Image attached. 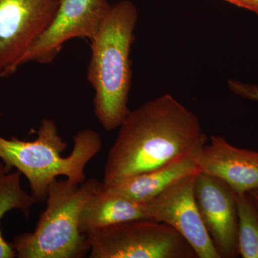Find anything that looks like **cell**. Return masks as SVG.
Listing matches in <instances>:
<instances>
[{
	"instance_id": "obj_11",
	"label": "cell",
	"mask_w": 258,
	"mask_h": 258,
	"mask_svg": "<svg viewBox=\"0 0 258 258\" xmlns=\"http://www.w3.org/2000/svg\"><path fill=\"white\" fill-rule=\"evenodd\" d=\"M201 148L167 165L109 184L103 183V186L123 198L148 203L178 180L200 172L197 156Z\"/></svg>"
},
{
	"instance_id": "obj_12",
	"label": "cell",
	"mask_w": 258,
	"mask_h": 258,
	"mask_svg": "<svg viewBox=\"0 0 258 258\" xmlns=\"http://www.w3.org/2000/svg\"><path fill=\"white\" fill-rule=\"evenodd\" d=\"M140 219L150 220L147 203L123 198L106 189L102 184L83 207L80 216V232L86 236L107 226Z\"/></svg>"
},
{
	"instance_id": "obj_10",
	"label": "cell",
	"mask_w": 258,
	"mask_h": 258,
	"mask_svg": "<svg viewBox=\"0 0 258 258\" xmlns=\"http://www.w3.org/2000/svg\"><path fill=\"white\" fill-rule=\"evenodd\" d=\"M200 172L222 180L235 193L258 189V152L240 149L220 136H212L197 156Z\"/></svg>"
},
{
	"instance_id": "obj_9",
	"label": "cell",
	"mask_w": 258,
	"mask_h": 258,
	"mask_svg": "<svg viewBox=\"0 0 258 258\" xmlns=\"http://www.w3.org/2000/svg\"><path fill=\"white\" fill-rule=\"evenodd\" d=\"M194 192L204 225L220 257H238L235 191L222 180L198 172L195 175Z\"/></svg>"
},
{
	"instance_id": "obj_13",
	"label": "cell",
	"mask_w": 258,
	"mask_h": 258,
	"mask_svg": "<svg viewBox=\"0 0 258 258\" xmlns=\"http://www.w3.org/2000/svg\"><path fill=\"white\" fill-rule=\"evenodd\" d=\"M12 169L0 160V221L7 212L20 210L28 218L32 207L37 203L33 195L21 186V173ZM16 257L12 244L5 240L0 230V258Z\"/></svg>"
},
{
	"instance_id": "obj_5",
	"label": "cell",
	"mask_w": 258,
	"mask_h": 258,
	"mask_svg": "<svg viewBox=\"0 0 258 258\" xmlns=\"http://www.w3.org/2000/svg\"><path fill=\"white\" fill-rule=\"evenodd\" d=\"M86 238L91 258H198L177 231L149 219L107 226Z\"/></svg>"
},
{
	"instance_id": "obj_17",
	"label": "cell",
	"mask_w": 258,
	"mask_h": 258,
	"mask_svg": "<svg viewBox=\"0 0 258 258\" xmlns=\"http://www.w3.org/2000/svg\"><path fill=\"white\" fill-rule=\"evenodd\" d=\"M250 196L252 197V200L255 203L256 206L258 208V189L252 190V191H249L248 192Z\"/></svg>"
},
{
	"instance_id": "obj_7",
	"label": "cell",
	"mask_w": 258,
	"mask_h": 258,
	"mask_svg": "<svg viewBox=\"0 0 258 258\" xmlns=\"http://www.w3.org/2000/svg\"><path fill=\"white\" fill-rule=\"evenodd\" d=\"M111 7L107 0H60L53 20L24 56L21 66L50 63L72 39L92 40Z\"/></svg>"
},
{
	"instance_id": "obj_2",
	"label": "cell",
	"mask_w": 258,
	"mask_h": 258,
	"mask_svg": "<svg viewBox=\"0 0 258 258\" xmlns=\"http://www.w3.org/2000/svg\"><path fill=\"white\" fill-rule=\"evenodd\" d=\"M137 20L138 11L132 2H118L111 5L98 33L91 40L88 80L95 91V115L106 131L118 128L130 112V52Z\"/></svg>"
},
{
	"instance_id": "obj_3",
	"label": "cell",
	"mask_w": 258,
	"mask_h": 258,
	"mask_svg": "<svg viewBox=\"0 0 258 258\" xmlns=\"http://www.w3.org/2000/svg\"><path fill=\"white\" fill-rule=\"evenodd\" d=\"M102 145L99 134L93 129H83L75 136L69 157H62L67 143L55 121L45 118L40 123L35 140L8 139L0 136V160L23 174L28 180L32 195L37 201L44 202L50 185L57 176L83 183L86 179V166L101 152Z\"/></svg>"
},
{
	"instance_id": "obj_4",
	"label": "cell",
	"mask_w": 258,
	"mask_h": 258,
	"mask_svg": "<svg viewBox=\"0 0 258 258\" xmlns=\"http://www.w3.org/2000/svg\"><path fill=\"white\" fill-rule=\"evenodd\" d=\"M96 179L81 184L55 179L50 185L46 208L35 230L17 236L12 246L20 258H79L89 252L86 235L80 232L83 207L101 187Z\"/></svg>"
},
{
	"instance_id": "obj_1",
	"label": "cell",
	"mask_w": 258,
	"mask_h": 258,
	"mask_svg": "<svg viewBox=\"0 0 258 258\" xmlns=\"http://www.w3.org/2000/svg\"><path fill=\"white\" fill-rule=\"evenodd\" d=\"M118 128L107 157L103 184L167 165L208 141L198 117L170 94L130 111Z\"/></svg>"
},
{
	"instance_id": "obj_16",
	"label": "cell",
	"mask_w": 258,
	"mask_h": 258,
	"mask_svg": "<svg viewBox=\"0 0 258 258\" xmlns=\"http://www.w3.org/2000/svg\"><path fill=\"white\" fill-rule=\"evenodd\" d=\"M227 3L244 8L258 15V0H225Z\"/></svg>"
},
{
	"instance_id": "obj_6",
	"label": "cell",
	"mask_w": 258,
	"mask_h": 258,
	"mask_svg": "<svg viewBox=\"0 0 258 258\" xmlns=\"http://www.w3.org/2000/svg\"><path fill=\"white\" fill-rule=\"evenodd\" d=\"M60 0H0V77L14 74L48 28Z\"/></svg>"
},
{
	"instance_id": "obj_8",
	"label": "cell",
	"mask_w": 258,
	"mask_h": 258,
	"mask_svg": "<svg viewBox=\"0 0 258 258\" xmlns=\"http://www.w3.org/2000/svg\"><path fill=\"white\" fill-rule=\"evenodd\" d=\"M195 175L178 180L148 202L150 220L177 231L192 247L198 258H220L199 212L194 192Z\"/></svg>"
},
{
	"instance_id": "obj_15",
	"label": "cell",
	"mask_w": 258,
	"mask_h": 258,
	"mask_svg": "<svg viewBox=\"0 0 258 258\" xmlns=\"http://www.w3.org/2000/svg\"><path fill=\"white\" fill-rule=\"evenodd\" d=\"M229 89L232 93L242 97L244 99L256 102L258 103V85L249 84L242 81L230 80L228 81Z\"/></svg>"
},
{
	"instance_id": "obj_14",
	"label": "cell",
	"mask_w": 258,
	"mask_h": 258,
	"mask_svg": "<svg viewBox=\"0 0 258 258\" xmlns=\"http://www.w3.org/2000/svg\"><path fill=\"white\" fill-rule=\"evenodd\" d=\"M238 218L239 254L258 258V208L248 192L235 193Z\"/></svg>"
}]
</instances>
